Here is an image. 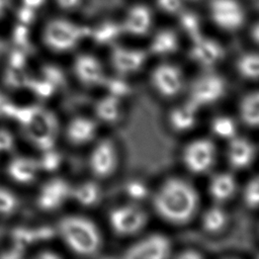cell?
<instances>
[{
  "mask_svg": "<svg viewBox=\"0 0 259 259\" xmlns=\"http://www.w3.org/2000/svg\"><path fill=\"white\" fill-rule=\"evenodd\" d=\"M150 197L155 212L163 221L176 226L189 223L199 207L196 188L182 177L172 176L163 180Z\"/></svg>",
  "mask_w": 259,
  "mask_h": 259,
  "instance_id": "1",
  "label": "cell"
},
{
  "mask_svg": "<svg viewBox=\"0 0 259 259\" xmlns=\"http://www.w3.org/2000/svg\"><path fill=\"white\" fill-rule=\"evenodd\" d=\"M2 114L18 120L36 147L44 151L52 149L58 131V121L53 112L39 106L19 107L7 102Z\"/></svg>",
  "mask_w": 259,
  "mask_h": 259,
  "instance_id": "2",
  "label": "cell"
},
{
  "mask_svg": "<svg viewBox=\"0 0 259 259\" xmlns=\"http://www.w3.org/2000/svg\"><path fill=\"white\" fill-rule=\"evenodd\" d=\"M59 231L69 248L80 255H93L102 246L98 227L88 218L70 215L59 224Z\"/></svg>",
  "mask_w": 259,
  "mask_h": 259,
  "instance_id": "3",
  "label": "cell"
},
{
  "mask_svg": "<svg viewBox=\"0 0 259 259\" xmlns=\"http://www.w3.org/2000/svg\"><path fill=\"white\" fill-rule=\"evenodd\" d=\"M87 35L89 28L64 17L50 19L42 30L45 44L56 52L72 50Z\"/></svg>",
  "mask_w": 259,
  "mask_h": 259,
  "instance_id": "4",
  "label": "cell"
},
{
  "mask_svg": "<svg viewBox=\"0 0 259 259\" xmlns=\"http://www.w3.org/2000/svg\"><path fill=\"white\" fill-rule=\"evenodd\" d=\"M227 82L219 73L204 70L187 86V100L196 107L203 108L219 102L226 94Z\"/></svg>",
  "mask_w": 259,
  "mask_h": 259,
  "instance_id": "5",
  "label": "cell"
},
{
  "mask_svg": "<svg viewBox=\"0 0 259 259\" xmlns=\"http://www.w3.org/2000/svg\"><path fill=\"white\" fill-rule=\"evenodd\" d=\"M207 16L220 30L237 32L247 22V10L241 0H208Z\"/></svg>",
  "mask_w": 259,
  "mask_h": 259,
  "instance_id": "6",
  "label": "cell"
},
{
  "mask_svg": "<svg viewBox=\"0 0 259 259\" xmlns=\"http://www.w3.org/2000/svg\"><path fill=\"white\" fill-rule=\"evenodd\" d=\"M148 214L141 203L127 201L110 209L108 224L111 231L119 237L139 234L147 225Z\"/></svg>",
  "mask_w": 259,
  "mask_h": 259,
  "instance_id": "7",
  "label": "cell"
},
{
  "mask_svg": "<svg viewBox=\"0 0 259 259\" xmlns=\"http://www.w3.org/2000/svg\"><path fill=\"white\" fill-rule=\"evenodd\" d=\"M217 156V147L211 140L197 138L191 140L183 147L181 161L188 172L201 175L213 167Z\"/></svg>",
  "mask_w": 259,
  "mask_h": 259,
  "instance_id": "8",
  "label": "cell"
},
{
  "mask_svg": "<svg viewBox=\"0 0 259 259\" xmlns=\"http://www.w3.org/2000/svg\"><path fill=\"white\" fill-rule=\"evenodd\" d=\"M152 89L163 98H173L186 87L182 69L174 63L162 62L155 66L150 73Z\"/></svg>",
  "mask_w": 259,
  "mask_h": 259,
  "instance_id": "9",
  "label": "cell"
},
{
  "mask_svg": "<svg viewBox=\"0 0 259 259\" xmlns=\"http://www.w3.org/2000/svg\"><path fill=\"white\" fill-rule=\"evenodd\" d=\"M172 243L162 233H151L139 238L123 253L127 259H165L171 256Z\"/></svg>",
  "mask_w": 259,
  "mask_h": 259,
  "instance_id": "10",
  "label": "cell"
},
{
  "mask_svg": "<svg viewBox=\"0 0 259 259\" xmlns=\"http://www.w3.org/2000/svg\"><path fill=\"white\" fill-rule=\"evenodd\" d=\"M119 164V153L110 139L99 141L89 157L90 170L98 178H107L114 174Z\"/></svg>",
  "mask_w": 259,
  "mask_h": 259,
  "instance_id": "11",
  "label": "cell"
},
{
  "mask_svg": "<svg viewBox=\"0 0 259 259\" xmlns=\"http://www.w3.org/2000/svg\"><path fill=\"white\" fill-rule=\"evenodd\" d=\"M148 53L136 47L114 45L110 52V64L116 75L128 77L139 73L146 65Z\"/></svg>",
  "mask_w": 259,
  "mask_h": 259,
  "instance_id": "12",
  "label": "cell"
},
{
  "mask_svg": "<svg viewBox=\"0 0 259 259\" xmlns=\"http://www.w3.org/2000/svg\"><path fill=\"white\" fill-rule=\"evenodd\" d=\"M188 54L195 65L210 70L224 59L225 49L217 39L201 33L191 38Z\"/></svg>",
  "mask_w": 259,
  "mask_h": 259,
  "instance_id": "13",
  "label": "cell"
},
{
  "mask_svg": "<svg viewBox=\"0 0 259 259\" xmlns=\"http://www.w3.org/2000/svg\"><path fill=\"white\" fill-rule=\"evenodd\" d=\"M154 21L153 9L143 3H136L126 8L119 23L123 34L141 37L152 32Z\"/></svg>",
  "mask_w": 259,
  "mask_h": 259,
  "instance_id": "14",
  "label": "cell"
},
{
  "mask_svg": "<svg viewBox=\"0 0 259 259\" xmlns=\"http://www.w3.org/2000/svg\"><path fill=\"white\" fill-rule=\"evenodd\" d=\"M257 150L253 142L246 137L237 135L228 141L226 149V158L234 170H245L255 161Z\"/></svg>",
  "mask_w": 259,
  "mask_h": 259,
  "instance_id": "15",
  "label": "cell"
},
{
  "mask_svg": "<svg viewBox=\"0 0 259 259\" xmlns=\"http://www.w3.org/2000/svg\"><path fill=\"white\" fill-rule=\"evenodd\" d=\"M74 71L77 78L87 86L102 85L106 79L101 62L89 54H82L76 58Z\"/></svg>",
  "mask_w": 259,
  "mask_h": 259,
  "instance_id": "16",
  "label": "cell"
},
{
  "mask_svg": "<svg viewBox=\"0 0 259 259\" xmlns=\"http://www.w3.org/2000/svg\"><path fill=\"white\" fill-rule=\"evenodd\" d=\"M198 112L199 108L186 99L170 109L167 117L168 125L178 134L189 132L197 123Z\"/></svg>",
  "mask_w": 259,
  "mask_h": 259,
  "instance_id": "17",
  "label": "cell"
},
{
  "mask_svg": "<svg viewBox=\"0 0 259 259\" xmlns=\"http://www.w3.org/2000/svg\"><path fill=\"white\" fill-rule=\"evenodd\" d=\"M238 183L235 176L226 171L213 174L207 184V191L214 203L223 204L229 201L237 192Z\"/></svg>",
  "mask_w": 259,
  "mask_h": 259,
  "instance_id": "18",
  "label": "cell"
},
{
  "mask_svg": "<svg viewBox=\"0 0 259 259\" xmlns=\"http://www.w3.org/2000/svg\"><path fill=\"white\" fill-rule=\"evenodd\" d=\"M71 194L69 185L62 179H53L46 183L38 195V205L45 210L58 208Z\"/></svg>",
  "mask_w": 259,
  "mask_h": 259,
  "instance_id": "19",
  "label": "cell"
},
{
  "mask_svg": "<svg viewBox=\"0 0 259 259\" xmlns=\"http://www.w3.org/2000/svg\"><path fill=\"white\" fill-rule=\"evenodd\" d=\"M179 46V36L175 30L161 28L152 33L149 53L159 58H167L173 56L178 51Z\"/></svg>",
  "mask_w": 259,
  "mask_h": 259,
  "instance_id": "20",
  "label": "cell"
},
{
  "mask_svg": "<svg viewBox=\"0 0 259 259\" xmlns=\"http://www.w3.org/2000/svg\"><path fill=\"white\" fill-rule=\"evenodd\" d=\"M200 225L202 230L208 235H219L228 227L229 214L223 207V204L214 203L203 210Z\"/></svg>",
  "mask_w": 259,
  "mask_h": 259,
  "instance_id": "21",
  "label": "cell"
},
{
  "mask_svg": "<svg viewBox=\"0 0 259 259\" xmlns=\"http://www.w3.org/2000/svg\"><path fill=\"white\" fill-rule=\"evenodd\" d=\"M97 133L96 122L88 117L78 116L72 119L67 127V137L76 145H83L93 140Z\"/></svg>",
  "mask_w": 259,
  "mask_h": 259,
  "instance_id": "22",
  "label": "cell"
},
{
  "mask_svg": "<svg viewBox=\"0 0 259 259\" xmlns=\"http://www.w3.org/2000/svg\"><path fill=\"white\" fill-rule=\"evenodd\" d=\"M238 113L245 125L259 128V89L248 92L241 98Z\"/></svg>",
  "mask_w": 259,
  "mask_h": 259,
  "instance_id": "23",
  "label": "cell"
},
{
  "mask_svg": "<svg viewBox=\"0 0 259 259\" xmlns=\"http://www.w3.org/2000/svg\"><path fill=\"white\" fill-rule=\"evenodd\" d=\"M123 113L122 99L111 94H106L95 105V114L105 123H115L120 120Z\"/></svg>",
  "mask_w": 259,
  "mask_h": 259,
  "instance_id": "24",
  "label": "cell"
},
{
  "mask_svg": "<svg viewBox=\"0 0 259 259\" xmlns=\"http://www.w3.org/2000/svg\"><path fill=\"white\" fill-rule=\"evenodd\" d=\"M38 164L28 158H16L8 166V173L17 182L27 183L33 180Z\"/></svg>",
  "mask_w": 259,
  "mask_h": 259,
  "instance_id": "25",
  "label": "cell"
},
{
  "mask_svg": "<svg viewBox=\"0 0 259 259\" xmlns=\"http://www.w3.org/2000/svg\"><path fill=\"white\" fill-rule=\"evenodd\" d=\"M236 71L245 80L259 81V52H247L236 61Z\"/></svg>",
  "mask_w": 259,
  "mask_h": 259,
  "instance_id": "26",
  "label": "cell"
},
{
  "mask_svg": "<svg viewBox=\"0 0 259 259\" xmlns=\"http://www.w3.org/2000/svg\"><path fill=\"white\" fill-rule=\"evenodd\" d=\"M209 128L214 138L223 141H230L238 134V123L234 117L228 114L214 116L209 124Z\"/></svg>",
  "mask_w": 259,
  "mask_h": 259,
  "instance_id": "27",
  "label": "cell"
},
{
  "mask_svg": "<svg viewBox=\"0 0 259 259\" xmlns=\"http://www.w3.org/2000/svg\"><path fill=\"white\" fill-rule=\"evenodd\" d=\"M121 34H123L119 21L105 20L99 23L94 29L89 28V35L102 45L113 44Z\"/></svg>",
  "mask_w": 259,
  "mask_h": 259,
  "instance_id": "28",
  "label": "cell"
},
{
  "mask_svg": "<svg viewBox=\"0 0 259 259\" xmlns=\"http://www.w3.org/2000/svg\"><path fill=\"white\" fill-rule=\"evenodd\" d=\"M73 195L80 204L84 206H92L100 200L102 192L97 183L86 181L74 189Z\"/></svg>",
  "mask_w": 259,
  "mask_h": 259,
  "instance_id": "29",
  "label": "cell"
},
{
  "mask_svg": "<svg viewBox=\"0 0 259 259\" xmlns=\"http://www.w3.org/2000/svg\"><path fill=\"white\" fill-rule=\"evenodd\" d=\"M125 196L128 201L141 203L151 196V190L148 184L140 178H132L127 180L123 187Z\"/></svg>",
  "mask_w": 259,
  "mask_h": 259,
  "instance_id": "30",
  "label": "cell"
},
{
  "mask_svg": "<svg viewBox=\"0 0 259 259\" xmlns=\"http://www.w3.org/2000/svg\"><path fill=\"white\" fill-rule=\"evenodd\" d=\"M179 23L182 31H184L190 39L201 34V21L197 14L183 9L178 15Z\"/></svg>",
  "mask_w": 259,
  "mask_h": 259,
  "instance_id": "31",
  "label": "cell"
},
{
  "mask_svg": "<svg viewBox=\"0 0 259 259\" xmlns=\"http://www.w3.org/2000/svg\"><path fill=\"white\" fill-rule=\"evenodd\" d=\"M102 85L105 86L108 94H111L122 100L123 98L127 97L132 91V87L126 80V77L120 75H116L113 78L106 77Z\"/></svg>",
  "mask_w": 259,
  "mask_h": 259,
  "instance_id": "32",
  "label": "cell"
},
{
  "mask_svg": "<svg viewBox=\"0 0 259 259\" xmlns=\"http://www.w3.org/2000/svg\"><path fill=\"white\" fill-rule=\"evenodd\" d=\"M243 201L249 208H259V173L251 177L243 189Z\"/></svg>",
  "mask_w": 259,
  "mask_h": 259,
  "instance_id": "33",
  "label": "cell"
},
{
  "mask_svg": "<svg viewBox=\"0 0 259 259\" xmlns=\"http://www.w3.org/2000/svg\"><path fill=\"white\" fill-rule=\"evenodd\" d=\"M26 87L30 88L35 94L40 97H49L54 92L56 85L47 78H44L42 80L28 79Z\"/></svg>",
  "mask_w": 259,
  "mask_h": 259,
  "instance_id": "34",
  "label": "cell"
},
{
  "mask_svg": "<svg viewBox=\"0 0 259 259\" xmlns=\"http://www.w3.org/2000/svg\"><path fill=\"white\" fill-rule=\"evenodd\" d=\"M185 0H156L157 8L167 15H178L184 9Z\"/></svg>",
  "mask_w": 259,
  "mask_h": 259,
  "instance_id": "35",
  "label": "cell"
},
{
  "mask_svg": "<svg viewBox=\"0 0 259 259\" xmlns=\"http://www.w3.org/2000/svg\"><path fill=\"white\" fill-rule=\"evenodd\" d=\"M28 79L29 78L26 77L25 73L23 72V69H18L13 67H9L5 76V81L7 85L15 88L26 86Z\"/></svg>",
  "mask_w": 259,
  "mask_h": 259,
  "instance_id": "36",
  "label": "cell"
},
{
  "mask_svg": "<svg viewBox=\"0 0 259 259\" xmlns=\"http://www.w3.org/2000/svg\"><path fill=\"white\" fill-rule=\"evenodd\" d=\"M15 196L8 190L0 188V212L8 213L11 212L16 206Z\"/></svg>",
  "mask_w": 259,
  "mask_h": 259,
  "instance_id": "37",
  "label": "cell"
},
{
  "mask_svg": "<svg viewBox=\"0 0 259 259\" xmlns=\"http://www.w3.org/2000/svg\"><path fill=\"white\" fill-rule=\"evenodd\" d=\"M60 162H61L60 155L58 153L51 152L50 150H48L41 159L40 165L44 169L52 171V170H55L59 166Z\"/></svg>",
  "mask_w": 259,
  "mask_h": 259,
  "instance_id": "38",
  "label": "cell"
},
{
  "mask_svg": "<svg viewBox=\"0 0 259 259\" xmlns=\"http://www.w3.org/2000/svg\"><path fill=\"white\" fill-rule=\"evenodd\" d=\"M84 0H55L56 6L66 12L74 11L78 9Z\"/></svg>",
  "mask_w": 259,
  "mask_h": 259,
  "instance_id": "39",
  "label": "cell"
},
{
  "mask_svg": "<svg viewBox=\"0 0 259 259\" xmlns=\"http://www.w3.org/2000/svg\"><path fill=\"white\" fill-rule=\"evenodd\" d=\"M13 147V137L6 130H0V152L9 151Z\"/></svg>",
  "mask_w": 259,
  "mask_h": 259,
  "instance_id": "40",
  "label": "cell"
},
{
  "mask_svg": "<svg viewBox=\"0 0 259 259\" xmlns=\"http://www.w3.org/2000/svg\"><path fill=\"white\" fill-rule=\"evenodd\" d=\"M44 73H45V78L50 80L55 85H57L63 81L62 73L55 67H46L44 69Z\"/></svg>",
  "mask_w": 259,
  "mask_h": 259,
  "instance_id": "41",
  "label": "cell"
},
{
  "mask_svg": "<svg viewBox=\"0 0 259 259\" xmlns=\"http://www.w3.org/2000/svg\"><path fill=\"white\" fill-rule=\"evenodd\" d=\"M10 67L23 69L24 68V56L21 52H13L10 56Z\"/></svg>",
  "mask_w": 259,
  "mask_h": 259,
  "instance_id": "42",
  "label": "cell"
},
{
  "mask_svg": "<svg viewBox=\"0 0 259 259\" xmlns=\"http://www.w3.org/2000/svg\"><path fill=\"white\" fill-rule=\"evenodd\" d=\"M249 37L253 44L259 47V19L255 20L250 24Z\"/></svg>",
  "mask_w": 259,
  "mask_h": 259,
  "instance_id": "43",
  "label": "cell"
},
{
  "mask_svg": "<svg viewBox=\"0 0 259 259\" xmlns=\"http://www.w3.org/2000/svg\"><path fill=\"white\" fill-rule=\"evenodd\" d=\"M177 257H179V258H185V259H187V258H200V257H202V255H201V253H199L198 251H196V250H193V249H186V250H183L180 254H178L177 255Z\"/></svg>",
  "mask_w": 259,
  "mask_h": 259,
  "instance_id": "44",
  "label": "cell"
},
{
  "mask_svg": "<svg viewBox=\"0 0 259 259\" xmlns=\"http://www.w3.org/2000/svg\"><path fill=\"white\" fill-rule=\"evenodd\" d=\"M10 0H0V18L4 16L7 9L9 8Z\"/></svg>",
  "mask_w": 259,
  "mask_h": 259,
  "instance_id": "45",
  "label": "cell"
},
{
  "mask_svg": "<svg viewBox=\"0 0 259 259\" xmlns=\"http://www.w3.org/2000/svg\"><path fill=\"white\" fill-rule=\"evenodd\" d=\"M24 4L29 7V8H34V7H38L44 0H23Z\"/></svg>",
  "mask_w": 259,
  "mask_h": 259,
  "instance_id": "46",
  "label": "cell"
},
{
  "mask_svg": "<svg viewBox=\"0 0 259 259\" xmlns=\"http://www.w3.org/2000/svg\"><path fill=\"white\" fill-rule=\"evenodd\" d=\"M7 100L5 98V96H3L1 93H0V114H2V108L3 106L6 104Z\"/></svg>",
  "mask_w": 259,
  "mask_h": 259,
  "instance_id": "47",
  "label": "cell"
},
{
  "mask_svg": "<svg viewBox=\"0 0 259 259\" xmlns=\"http://www.w3.org/2000/svg\"><path fill=\"white\" fill-rule=\"evenodd\" d=\"M39 257H42V258H57L58 256L56 254H54V253H46L45 252V253L40 254Z\"/></svg>",
  "mask_w": 259,
  "mask_h": 259,
  "instance_id": "48",
  "label": "cell"
},
{
  "mask_svg": "<svg viewBox=\"0 0 259 259\" xmlns=\"http://www.w3.org/2000/svg\"><path fill=\"white\" fill-rule=\"evenodd\" d=\"M3 48H4V46H3V41H2V39L0 38V55H1L2 51H3Z\"/></svg>",
  "mask_w": 259,
  "mask_h": 259,
  "instance_id": "49",
  "label": "cell"
}]
</instances>
